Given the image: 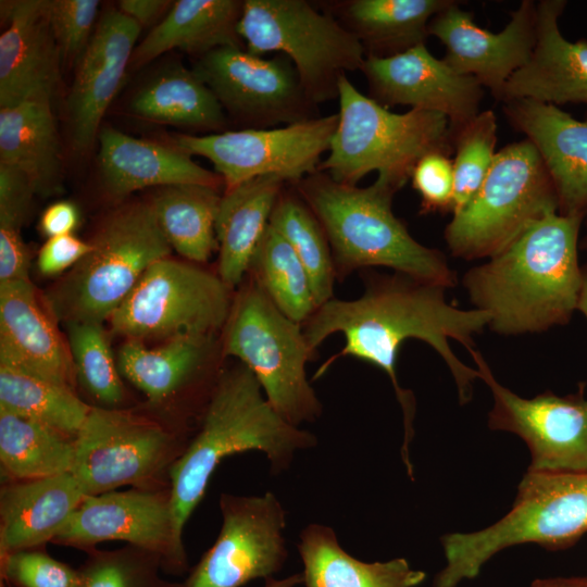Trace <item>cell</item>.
Listing matches in <instances>:
<instances>
[{"mask_svg": "<svg viewBox=\"0 0 587 587\" xmlns=\"http://www.w3.org/2000/svg\"><path fill=\"white\" fill-rule=\"evenodd\" d=\"M91 249L73 234L48 238L37 259L38 271L47 276L59 275L75 266Z\"/></svg>", "mask_w": 587, "mask_h": 587, "instance_id": "bcb514c9", "label": "cell"}, {"mask_svg": "<svg viewBox=\"0 0 587 587\" xmlns=\"http://www.w3.org/2000/svg\"><path fill=\"white\" fill-rule=\"evenodd\" d=\"M75 438L36 420L0 411L3 480H27L71 472Z\"/></svg>", "mask_w": 587, "mask_h": 587, "instance_id": "e575fe53", "label": "cell"}, {"mask_svg": "<svg viewBox=\"0 0 587 587\" xmlns=\"http://www.w3.org/2000/svg\"><path fill=\"white\" fill-rule=\"evenodd\" d=\"M217 353H223L218 336L177 338L155 348L127 339L116 362L121 376L146 396L147 403L163 410L184 397L210 400L223 371L216 366L217 357H223Z\"/></svg>", "mask_w": 587, "mask_h": 587, "instance_id": "44dd1931", "label": "cell"}, {"mask_svg": "<svg viewBox=\"0 0 587 587\" xmlns=\"http://www.w3.org/2000/svg\"><path fill=\"white\" fill-rule=\"evenodd\" d=\"M65 326L77 385L96 403L93 407L123 408L126 391L102 323L73 322Z\"/></svg>", "mask_w": 587, "mask_h": 587, "instance_id": "f35d334b", "label": "cell"}, {"mask_svg": "<svg viewBox=\"0 0 587 587\" xmlns=\"http://www.w3.org/2000/svg\"><path fill=\"white\" fill-rule=\"evenodd\" d=\"M78 567L80 587H178L161 577V558L146 549L126 545L113 550L86 552Z\"/></svg>", "mask_w": 587, "mask_h": 587, "instance_id": "60d3db41", "label": "cell"}, {"mask_svg": "<svg viewBox=\"0 0 587 587\" xmlns=\"http://www.w3.org/2000/svg\"><path fill=\"white\" fill-rule=\"evenodd\" d=\"M221 335L223 355L236 358L253 373L284 420L301 427L321 417L323 404L305 372L315 355L302 324L280 312L247 275L235 292Z\"/></svg>", "mask_w": 587, "mask_h": 587, "instance_id": "ba28073f", "label": "cell"}, {"mask_svg": "<svg viewBox=\"0 0 587 587\" xmlns=\"http://www.w3.org/2000/svg\"><path fill=\"white\" fill-rule=\"evenodd\" d=\"M35 193L22 171L0 163V226L21 229L29 215Z\"/></svg>", "mask_w": 587, "mask_h": 587, "instance_id": "f6af8a7d", "label": "cell"}, {"mask_svg": "<svg viewBox=\"0 0 587 587\" xmlns=\"http://www.w3.org/2000/svg\"><path fill=\"white\" fill-rule=\"evenodd\" d=\"M220 533L178 587H242L273 578L288 559L287 511L277 496L222 492Z\"/></svg>", "mask_w": 587, "mask_h": 587, "instance_id": "9a60e30c", "label": "cell"}, {"mask_svg": "<svg viewBox=\"0 0 587 587\" xmlns=\"http://www.w3.org/2000/svg\"><path fill=\"white\" fill-rule=\"evenodd\" d=\"M150 408L91 407L75 437L71 469L85 496L123 486L170 487L171 469L197 429L170 423Z\"/></svg>", "mask_w": 587, "mask_h": 587, "instance_id": "9c48e42d", "label": "cell"}, {"mask_svg": "<svg viewBox=\"0 0 587 587\" xmlns=\"http://www.w3.org/2000/svg\"><path fill=\"white\" fill-rule=\"evenodd\" d=\"M497 117L480 111L452 134L454 195L452 214L460 212L483 185L496 155Z\"/></svg>", "mask_w": 587, "mask_h": 587, "instance_id": "ab89813d", "label": "cell"}, {"mask_svg": "<svg viewBox=\"0 0 587 587\" xmlns=\"http://www.w3.org/2000/svg\"><path fill=\"white\" fill-rule=\"evenodd\" d=\"M587 533V474L528 471L511 511L494 525L441 538L445 567L434 587L475 578L499 551L533 542L550 550L573 546Z\"/></svg>", "mask_w": 587, "mask_h": 587, "instance_id": "52a82bcc", "label": "cell"}, {"mask_svg": "<svg viewBox=\"0 0 587 587\" xmlns=\"http://www.w3.org/2000/svg\"><path fill=\"white\" fill-rule=\"evenodd\" d=\"M410 179L421 198V214L453 211V162L448 154H425L415 164Z\"/></svg>", "mask_w": 587, "mask_h": 587, "instance_id": "ee69618b", "label": "cell"}, {"mask_svg": "<svg viewBox=\"0 0 587 587\" xmlns=\"http://www.w3.org/2000/svg\"><path fill=\"white\" fill-rule=\"evenodd\" d=\"M317 445L311 432L284 420L241 362L223 369L199 426L170 472L177 536L205 495L220 463L234 454L262 452L272 475L290 469L300 451Z\"/></svg>", "mask_w": 587, "mask_h": 587, "instance_id": "3957f363", "label": "cell"}, {"mask_svg": "<svg viewBox=\"0 0 587 587\" xmlns=\"http://www.w3.org/2000/svg\"><path fill=\"white\" fill-rule=\"evenodd\" d=\"M270 225L287 240L303 264L316 309L333 299L337 276L328 239L295 187L280 192Z\"/></svg>", "mask_w": 587, "mask_h": 587, "instance_id": "74e56055", "label": "cell"}, {"mask_svg": "<svg viewBox=\"0 0 587 587\" xmlns=\"http://www.w3.org/2000/svg\"><path fill=\"white\" fill-rule=\"evenodd\" d=\"M0 163L22 171L37 195L61 190L62 159L51 100L0 109Z\"/></svg>", "mask_w": 587, "mask_h": 587, "instance_id": "4dcf8cb0", "label": "cell"}, {"mask_svg": "<svg viewBox=\"0 0 587 587\" xmlns=\"http://www.w3.org/2000/svg\"><path fill=\"white\" fill-rule=\"evenodd\" d=\"M360 71L369 97L377 103L441 113L449 120L451 135L480 112V83L436 59L425 43L392 57H366Z\"/></svg>", "mask_w": 587, "mask_h": 587, "instance_id": "ac0fdd59", "label": "cell"}, {"mask_svg": "<svg viewBox=\"0 0 587 587\" xmlns=\"http://www.w3.org/2000/svg\"><path fill=\"white\" fill-rule=\"evenodd\" d=\"M141 26L117 9H108L76 63L67 97L73 149L87 152L98 139L100 123L116 95L135 50Z\"/></svg>", "mask_w": 587, "mask_h": 587, "instance_id": "ffe728a7", "label": "cell"}, {"mask_svg": "<svg viewBox=\"0 0 587 587\" xmlns=\"http://www.w3.org/2000/svg\"><path fill=\"white\" fill-rule=\"evenodd\" d=\"M302 584V574L296 573L282 579L270 578L265 580L264 587H297Z\"/></svg>", "mask_w": 587, "mask_h": 587, "instance_id": "816d5d0a", "label": "cell"}, {"mask_svg": "<svg viewBox=\"0 0 587 587\" xmlns=\"http://www.w3.org/2000/svg\"><path fill=\"white\" fill-rule=\"evenodd\" d=\"M85 494L71 472L0 487V555L45 547L60 534Z\"/></svg>", "mask_w": 587, "mask_h": 587, "instance_id": "4316f807", "label": "cell"}, {"mask_svg": "<svg viewBox=\"0 0 587 587\" xmlns=\"http://www.w3.org/2000/svg\"><path fill=\"white\" fill-rule=\"evenodd\" d=\"M483 379L490 388L494 405L488 425L511 432L528 446V471L587 474V398L584 386L576 394L558 396L545 391L522 398L502 386L482 353L469 350Z\"/></svg>", "mask_w": 587, "mask_h": 587, "instance_id": "e0dca14e", "label": "cell"}, {"mask_svg": "<svg viewBox=\"0 0 587 587\" xmlns=\"http://www.w3.org/2000/svg\"><path fill=\"white\" fill-rule=\"evenodd\" d=\"M218 188L196 184L159 187L149 200L170 247L203 265L217 249L215 220Z\"/></svg>", "mask_w": 587, "mask_h": 587, "instance_id": "836d02e7", "label": "cell"}, {"mask_svg": "<svg viewBox=\"0 0 587 587\" xmlns=\"http://www.w3.org/2000/svg\"><path fill=\"white\" fill-rule=\"evenodd\" d=\"M559 210L552 178L527 139L499 150L472 201L445 228L453 257L491 258L509 247L533 223Z\"/></svg>", "mask_w": 587, "mask_h": 587, "instance_id": "30bf717a", "label": "cell"}, {"mask_svg": "<svg viewBox=\"0 0 587 587\" xmlns=\"http://www.w3.org/2000/svg\"><path fill=\"white\" fill-rule=\"evenodd\" d=\"M99 5L98 0H48L50 24L63 62L76 65L93 35Z\"/></svg>", "mask_w": 587, "mask_h": 587, "instance_id": "7bdbcfd3", "label": "cell"}, {"mask_svg": "<svg viewBox=\"0 0 587 587\" xmlns=\"http://www.w3.org/2000/svg\"><path fill=\"white\" fill-rule=\"evenodd\" d=\"M247 276L290 320L303 324L315 312L316 304L303 264L270 224L251 257Z\"/></svg>", "mask_w": 587, "mask_h": 587, "instance_id": "8d00e7d4", "label": "cell"}, {"mask_svg": "<svg viewBox=\"0 0 587 587\" xmlns=\"http://www.w3.org/2000/svg\"><path fill=\"white\" fill-rule=\"evenodd\" d=\"M1 16L7 28L0 36V109L51 100L63 59L48 0L1 1Z\"/></svg>", "mask_w": 587, "mask_h": 587, "instance_id": "7402d4cb", "label": "cell"}, {"mask_svg": "<svg viewBox=\"0 0 587 587\" xmlns=\"http://www.w3.org/2000/svg\"><path fill=\"white\" fill-rule=\"evenodd\" d=\"M1 580L12 587H80L78 569L50 555L45 547L0 555Z\"/></svg>", "mask_w": 587, "mask_h": 587, "instance_id": "b9f144b4", "label": "cell"}, {"mask_svg": "<svg viewBox=\"0 0 587 587\" xmlns=\"http://www.w3.org/2000/svg\"><path fill=\"white\" fill-rule=\"evenodd\" d=\"M29 252L21 229L0 226V283L30 280Z\"/></svg>", "mask_w": 587, "mask_h": 587, "instance_id": "7dc6e473", "label": "cell"}, {"mask_svg": "<svg viewBox=\"0 0 587 587\" xmlns=\"http://www.w3.org/2000/svg\"><path fill=\"white\" fill-rule=\"evenodd\" d=\"M1 587H4V584L1 582Z\"/></svg>", "mask_w": 587, "mask_h": 587, "instance_id": "11a10c76", "label": "cell"}, {"mask_svg": "<svg viewBox=\"0 0 587 587\" xmlns=\"http://www.w3.org/2000/svg\"><path fill=\"white\" fill-rule=\"evenodd\" d=\"M0 362L76 390L68 345L41 308L30 280L0 283Z\"/></svg>", "mask_w": 587, "mask_h": 587, "instance_id": "d4e9b609", "label": "cell"}, {"mask_svg": "<svg viewBox=\"0 0 587 587\" xmlns=\"http://www.w3.org/2000/svg\"><path fill=\"white\" fill-rule=\"evenodd\" d=\"M338 126L329 154L317 168L337 183L357 186L376 171L401 189L425 154L453 152L449 120L441 113H392L360 92L346 75L338 82Z\"/></svg>", "mask_w": 587, "mask_h": 587, "instance_id": "8992f818", "label": "cell"}, {"mask_svg": "<svg viewBox=\"0 0 587 587\" xmlns=\"http://www.w3.org/2000/svg\"><path fill=\"white\" fill-rule=\"evenodd\" d=\"M452 1L351 0L338 5L337 15L366 57L387 58L425 43L430 20Z\"/></svg>", "mask_w": 587, "mask_h": 587, "instance_id": "1f68e13d", "label": "cell"}, {"mask_svg": "<svg viewBox=\"0 0 587 587\" xmlns=\"http://www.w3.org/2000/svg\"><path fill=\"white\" fill-rule=\"evenodd\" d=\"M277 176H261L226 189L215 220L217 275L232 289L243 282L251 257L284 189Z\"/></svg>", "mask_w": 587, "mask_h": 587, "instance_id": "f1b7e54d", "label": "cell"}, {"mask_svg": "<svg viewBox=\"0 0 587 587\" xmlns=\"http://www.w3.org/2000/svg\"><path fill=\"white\" fill-rule=\"evenodd\" d=\"M173 2L168 0H122L118 10L137 22L141 27L155 23L165 16Z\"/></svg>", "mask_w": 587, "mask_h": 587, "instance_id": "681fc988", "label": "cell"}, {"mask_svg": "<svg viewBox=\"0 0 587 587\" xmlns=\"http://www.w3.org/2000/svg\"><path fill=\"white\" fill-rule=\"evenodd\" d=\"M584 218L549 213L464 274L467 296L475 309L489 314L492 332L516 336L570 322L582 288L578 248Z\"/></svg>", "mask_w": 587, "mask_h": 587, "instance_id": "7a4b0ae2", "label": "cell"}, {"mask_svg": "<svg viewBox=\"0 0 587 587\" xmlns=\"http://www.w3.org/2000/svg\"><path fill=\"white\" fill-rule=\"evenodd\" d=\"M89 242L90 251L46 294L51 316L64 324L110 320L145 272L172 251L149 200L118 205Z\"/></svg>", "mask_w": 587, "mask_h": 587, "instance_id": "5b68a950", "label": "cell"}, {"mask_svg": "<svg viewBox=\"0 0 587 587\" xmlns=\"http://www.w3.org/2000/svg\"><path fill=\"white\" fill-rule=\"evenodd\" d=\"M193 72L226 115L247 128H274L319 117L292 62L264 58L241 47H222L197 58Z\"/></svg>", "mask_w": 587, "mask_h": 587, "instance_id": "5bb4252c", "label": "cell"}, {"mask_svg": "<svg viewBox=\"0 0 587 587\" xmlns=\"http://www.w3.org/2000/svg\"><path fill=\"white\" fill-rule=\"evenodd\" d=\"M584 223H585V234L582 240L579 241V248L587 250V213L585 215Z\"/></svg>", "mask_w": 587, "mask_h": 587, "instance_id": "db71d44e", "label": "cell"}, {"mask_svg": "<svg viewBox=\"0 0 587 587\" xmlns=\"http://www.w3.org/2000/svg\"><path fill=\"white\" fill-rule=\"evenodd\" d=\"M97 140L102 180L115 198L147 187L224 185L218 174L202 167L173 145L135 138L112 127L101 128Z\"/></svg>", "mask_w": 587, "mask_h": 587, "instance_id": "484cf974", "label": "cell"}, {"mask_svg": "<svg viewBox=\"0 0 587 587\" xmlns=\"http://www.w3.org/2000/svg\"><path fill=\"white\" fill-rule=\"evenodd\" d=\"M243 1L178 0L135 48L130 64L140 67L170 50L197 58L222 47L246 48L238 35Z\"/></svg>", "mask_w": 587, "mask_h": 587, "instance_id": "83f0119b", "label": "cell"}, {"mask_svg": "<svg viewBox=\"0 0 587 587\" xmlns=\"http://www.w3.org/2000/svg\"><path fill=\"white\" fill-rule=\"evenodd\" d=\"M338 113L274 128H242L208 135L177 134L172 145L208 159L225 190L261 176L296 184L315 173L329 151Z\"/></svg>", "mask_w": 587, "mask_h": 587, "instance_id": "4fadbf2b", "label": "cell"}, {"mask_svg": "<svg viewBox=\"0 0 587 587\" xmlns=\"http://www.w3.org/2000/svg\"><path fill=\"white\" fill-rule=\"evenodd\" d=\"M115 540L158 554L168 574L189 571L185 546L174 525L171 487L85 496L52 544L88 552Z\"/></svg>", "mask_w": 587, "mask_h": 587, "instance_id": "2e32d148", "label": "cell"}, {"mask_svg": "<svg viewBox=\"0 0 587 587\" xmlns=\"http://www.w3.org/2000/svg\"><path fill=\"white\" fill-rule=\"evenodd\" d=\"M91 407L68 386L0 362V411L36 420L75 438Z\"/></svg>", "mask_w": 587, "mask_h": 587, "instance_id": "d590c367", "label": "cell"}, {"mask_svg": "<svg viewBox=\"0 0 587 587\" xmlns=\"http://www.w3.org/2000/svg\"><path fill=\"white\" fill-rule=\"evenodd\" d=\"M136 116L176 127L222 133L227 115L212 90L192 68L172 63L154 73L134 93Z\"/></svg>", "mask_w": 587, "mask_h": 587, "instance_id": "d6a6232c", "label": "cell"}, {"mask_svg": "<svg viewBox=\"0 0 587 587\" xmlns=\"http://www.w3.org/2000/svg\"><path fill=\"white\" fill-rule=\"evenodd\" d=\"M237 30L250 53L287 57L315 104L338 99L340 77L361 70L366 58L333 14L304 0H246Z\"/></svg>", "mask_w": 587, "mask_h": 587, "instance_id": "8fae6325", "label": "cell"}, {"mask_svg": "<svg viewBox=\"0 0 587 587\" xmlns=\"http://www.w3.org/2000/svg\"><path fill=\"white\" fill-rule=\"evenodd\" d=\"M292 186L326 234L338 280L354 271L385 266L446 288L454 286L455 273L445 254L416 241L394 214L399 188L388 179L377 176L372 185L358 187L316 171Z\"/></svg>", "mask_w": 587, "mask_h": 587, "instance_id": "277c9868", "label": "cell"}, {"mask_svg": "<svg viewBox=\"0 0 587 587\" xmlns=\"http://www.w3.org/2000/svg\"><path fill=\"white\" fill-rule=\"evenodd\" d=\"M513 128L536 147L554 184L561 215L587 213V118L532 99L503 102Z\"/></svg>", "mask_w": 587, "mask_h": 587, "instance_id": "603a6c76", "label": "cell"}, {"mask_svg": "<svg viewBox=\"0 0 587 587\" xmlns=\"http://www.w3.org/2000/svg\"><path fill=\"white\" fill-rule=\"evenodd\" d=\"M297 550L304 587H416L426 578L403 558L386 562L355 559L342 549L336 532L320 523L300 532Z\"/></svg>", "mask_w": 587, "mask_h": 587, "instance_id": "f546056e", "label": "cell"}, {"mask_svg": "<svg viewBox=\"0 0 587 587\" xmlns=\"http://www.w3.org/2000/svg\"><path fill=\"white\" fill-rule=\"evenodd\" d=\"M577 310L587 319V264L582 266V288Z\"/></svg>", "mask_w": 587, "mask_h": 587, "instance_id": "f5cc1de1", "label": "cell"}, {"mask_svg": "<svg viewBox=\"0 0 587 587\" xmlns=\"http://www.w3.org/2000/svg\"><path fill=\"white\" fill-rule=\"evenodd\" d=\"M566 1L536 2V43L528 61L508 79L500 101L532 99L549 104L587 103V39L561 34Z\"/></svg>", "mask_w": 587, "mask_h": 587, "instance_id": "cb8c5ba5", "label": "cell"}, {"mask_svg": "<svg viewBox=\"0 0 587 587\" xmlns=\"http://www.w3.org/2000/svg\"><path fill=\"white\" fill-rule=\"evenodd\" d=\"M499 33L480 28L472 12L452 1L429 22L428 34L446 47L445 62L475 77L500 101L513 73L528 61L536 43V2L523 0Z\"/></svg>", "mask_w": 587, "mask_h": 587, "instance_id": "d6986e66", "label": "cell"}, {"mask_svg": "<svg viewBox=\"0 0 587 587\" xmlns=\"http://www.w3.org/2000/svg\"><path fill=\"white\" fill-rule=\"evenodd\" d=\"M529 587H587V576L540 578L534 580Z\"/></svg>", "mask_w": 587, "mask_h": 587, "instance_id": "f907efd6", "label": "cell"}, {"mask_svg": "<svg viewBox=\"0 0 587 587\" xmlns=\"http://www.w3.org/2000/svg\"><path fill=\"white\" fill-rule=\"evenodd\" d=\"M79 220L76 205L68 201H58L48 207L39 222L40 232L48 238L73 234Z\"/></svg>", "mask_w": 587, "mask_h": 587, "instance_id": "c3c4849f", "label": "cell"}, {"mask_svg": "<svg viewBox=\"0 0 587 587\" xmlns=\"http://www.w3.org/2000/svg\"><path fill=\"white\" fill-rule=\"evenodd\" d=\"M234 296L217 273L167 257L145 272L110 323L115 334L140 341L214 337L228 319Z\"/></svg>", "mask_w": 587, "mask_h": 587, "instance_id": "7c38bea8", "label": "cell"}, {"mask_svg": "<svg viewBox=\"0 0 587 587\" xmlns=\"http://www.w3.org/2000/svg\"><path fill=\"white\" fill-rule=\"evenodd\" d=\"M364 291L353 300L333 298L319 307L302 324L311 352L335 333L344 335L342 349L327 359L314 373L323 376L340 358L353 357L383 370L389 377L403 414L402 460L413 477L409 446L414 435L415 398L398 380L396 363L400 347L414 338L425 341L444 359L459 391L461 403L471 400L473 382L480 378L477 369L465 365L454 354L450 339L474 348V336L488 327L489 314L459 309L446 299V287L394 272L383 274L366 268L362 273Z\"/></svg>", "mask_w": 587, "mask_h": 587, "instance_id": "6da1fadb", "label": "cell"}]
</instances>
